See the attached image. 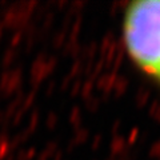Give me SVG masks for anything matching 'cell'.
I'll use <instances>...</instances> for the list:
<instances>
[{"mask_svg":"<svg viewBox=\"0 0 160 160\" xmlns=\"http://www.w3.org/2000/svg\"><path fill=\"white\" fill-rule=\"evenodd\" d=\"M123 38L129 56L160 83V0H139L127 7Z\"/></svg>","mask_w":160,"mask_h":160,"instance_id":"1","label":"cell"}]
</instances>
